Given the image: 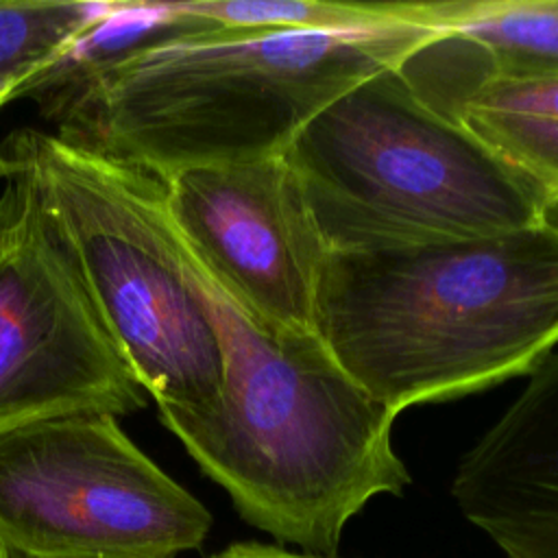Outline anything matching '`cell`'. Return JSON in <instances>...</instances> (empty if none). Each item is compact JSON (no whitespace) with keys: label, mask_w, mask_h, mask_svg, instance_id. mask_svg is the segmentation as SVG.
I'll return each instance as SVG.
<instances>
[{"label":"cell","mask_w":558,"mask_h":558,"mask_svg":"<svg viewBox=\"0 0 558 558\" xmlns=\"http://www.w3.org/2000/svg\"><path fill=\"white\" fill-rule=\"evenodd\" d=\"M113 2L0 0V78L24 83L59 61Z\"/></svg>","instance_id":"obj_13"},{"label":"cell","mask_w":558,"mask_h":558,"mask_svg":"<svg viewBox=\"0 0 558 558\" xmlns=\"http://www.w3.org/2000/svg\"><path fill=\"white\" fill-rule=\"evenodd\" d=\"M327 251L477 240L536 227L545 201L466 126L384 70L283 153Z\"/></svg>","instance_id":"obj_4"},{"label":"cell","mask_w":558,"mask_h":558,"mask_svg":"<svg viewBox=\"0 0 558 558\" xmlns=\"http://www.w3.org/2000/svg\"><path fill=\"white\" fill-rule=\"evenodd\" d=\"M0 558H59V556H37V554H28V551H20L11 545L0 543Z\"/></svg>","instance_id":"obj_17"},{"label":"cell","mask_w":558,"mask_h":558,"mask_svg":"<svg viewBox=\"0 0 558 558\" xmlns=\"http://www.w3.org/2000/svg\"><path fill=\"white\" fill-rule=\"evenodd\" d=\"M434 33L397 72L442 116L486 83L558 78V0L416 2Z\"/></svg>","instance_id":"obj_10"},{"label":"cell","mask_w":558,"mask_h":558,"mask_svg":"<svg viewBox=\"0 0 558 558\" xmlns=\"http://www.w3.org/2000/svg\"><path fill=\"white\" fill-rule=\"evenodd\" d=\"M22 83V78H0V109L15 100V94Z\"/></svg>","instance_id":"obj_16"},{"label":"cell","mask_w":558,"mask_h":558,"mask_svg":"<svg viewBox=\"0 0 558 558\" xmlns=\"http://www.w3.org/2000/svg\"><path fill=\"white\" fill-rule=\"evenodd\" d=\"M174 238L220 344L222 392L211 410L157 408L159 418L244 521L333 558L347 523L371 499L401 495L412 482L392 447L399 414L368 395L316 333L275 331L251 318Z\"/></svg>","instance_id":"obj_2"},{"label":"cell","mask_w":558,"mask_h":558,"mask_svg":"<svg viewBox=\"0 0 558 558\" xmlns=\"http://www.w3.org/2000/svg\"><path fill=\"white\" fill-rule=\"evenodd\" d=\"M543 222L558 229V203H551L545 207V214H543Z\"/></svg>","instance_id":"obj_18"},{"label":"cell","mask_w":558,"mask_h":558,"mask_svg":"<svg viewBox=\"0 0 558 558\" xmlns=\"http://www.w3.org/2000/svg\"><path fill=\"white\" fill-rule=\"evenodd\" d=\"M78 270L157 408L211 410L222 392L216 331L187 281L159 177L39 129L0 144Z\"/></svg>","instance_id":"obj_5"},{"label":"cell","mask_w":558,"mask_h":558,"mask_svg":"<svg viewBox=\"0 0 558 558\" xmlns=\"http://www.w3.org/2000/svg\"><path fill=\"white\" fill-rule=\"evenodd\" d=\"M161 183L172 229L251 318L316 333L327 244L283 155L181 168Z\"/></svg>","instance_id":"obj_8"},{"label":"cell","mask_w":558,"mask_h":558,"mask_svg":"<svg viewBox=\"0 0 558 558\" xmlns=\"http://www.w3.org/2000/svg\"><path fill=\"white\" fill-rule=\"evenodd\" d=\"M545 201L558 203V78L495 81L451 113Z\"/></svg>","instance_id":"obj_11"},{"label":"cell","mask_w":558,"mask_h":558,"mask_svg":"<svg viewBox=\"0 0 558 558\" xmlns=\"http://www.w3.org/2000/svg\"><path fill=\"white\" fill-rule=\"evenodd\" d=\"M209 510L120 427L76 412L0 429V543L59 558H177Z\"/></svg>","instance_id":"obj_6"},{"label":"cell","mask_w":558,"mask_h":558,"mask_svg":"<svg viewBox=\"0 0 558 558\" xmlns=\"http://www.w3.org/2000/svg\"><path fill=\"white\" fill-rule=\"evenodd\" d=\"M316 336L397 414L530 375L558 347V229L327 251Z\"/></svg>","instance_id":"obj_3"},{"label":"cell","mask_w":558,"mask_h":558,"mask_svg":"<svg viewBox=\"0 0 558 558\" xmlns=\"http://www.w3.org/2000/svg\"><path fill=\"white\" fill-rule=\"evenodd\" d=\"M4 179L15 187V211L0 257V429L146 408L144 386L39 214L28 181L9 170Z\"/></svg>","instance_id":"obj_7"},{"label":"cell","mask_w":558,"mask_h":558,"mask_svg":"<svg viewBox=\"0 0 558 558\" xmlns=\"http://www.w3.org/2000/svg\"><path fill=\"white\" fill-rule=\"evenodd\" d=\"M432 33L179 24L89 65H48L17 98H35L57 135L163 179L283 155L336 98Z\"/></svg>","instance_id":"obj_1"},{"label":"cell","mask_w":558,"mask_h":558,"mask_svg":"<svg viewBox=\"0 0 558 558\" xmlns=\"http://www.w3.org/2000/svg\"><path fill=\"white\" fill-rule=\"evenodd\" d=\"M209 558H329V556H316L305 551L299 554L277 545H264V543H233Z\"/></svg>","instance_id":"obj_14"},{"label":"cell","mask_w":558,"mask_h":558,"mask_svg":"<svg viewBox=\"0 0 558 558\" xmlns=\"http://www.w3.org/2000/svg\"><path fill=\"white\" fill-rule=\"evenodd\" d=\"M177 11L205 26L292 28V31H381L421 24L416 2L340 0H194Z\"/></svg>","instance_id":"obj_12"},{"label":"cell","mask_w":558,"mask_h":558,"mask_svg":"<svg viewBox=\"0 0 558 558\" xmlns=\"http://www.w3.org/2000/svg\"><path fill=\"white\" fill-rule=\"evenodd\" d=\"M13 211H15V187L9 179L2 181L0 170V257L7 248L11 225H13Z\"/></svg>","instance_id":"obj_15"},{"label":"cell","mask_w":558,"mask_h":558,"mask_svg":"<svg viewBox=\"0 0 558 558\" xmlns=\"http://www.w3.org/2000/svg\"><path fill=\"white\" fill-rule=\"evenodd\" d=\"M451 495L506 558H558V351L462 456Z\"/></svg>","instance_id":"obj_9"}]
</instances>
